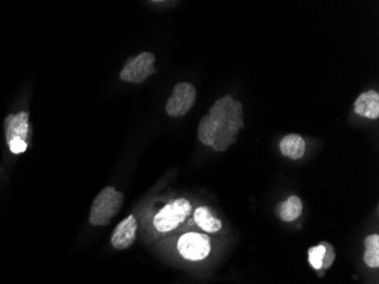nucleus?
<instances>
[{
	"mask_svg": "<svg viewBox=\"0 0 379 284\" xmlns=\"http://www.w3.org/2000/svg\"><path fill=\"white\" fill-rule=\"evenodd\" d=\"M323 253H325V247L321 244H318L316 247H311L308 250L309 262L316 271L321 269Z\"/></svg>",
	"mask_w": 379,
	"mask_h": 284,
	"instance_id": "2eb2a0df",
	"label": "nucleus"
},
{
	"mask_svg": "<svg viewBox=\"0 0 379 284\" xmlns=\"http://www.w3.org/2000/svg\"><path fill=\"white\" fill-rule=\"evenodd\" d=\"M194 221L202 230L209 233H216L221 228V219L214 217L208 207H198L194 212Z\"/></svg>",
	"mask_w": 379,
	"mask_h": 284,
	"instance_id": "f8f14e48",
	"label": "nucleus"
},
{
	"mask_svg": "<svg viewBox=\"0 0 379 284\" xmlns=\"http://www.w3.org/2000/svg\"><path fill=\"white\" fill-rule=\"evenodd\" d=\"M280 148L283 156L293 160H298L305 155V141L301 135H286L280 141Z\"/></svg>",
	"mask_w": 379,
	"mask_h": 284,
	"instance_id": "9d476101",
	"label": "nucleus"
},
{
	"mask_svg": "<svg viewBox=\"0 0 379 284\" xmlns=\"http://www.w3.org/2000/svg\"><path fill=\"white\" fill-rule=\"evenodd\" d=\"M302 210H303V203L300 197L291 196L286 201L280 203L277 206L276 212L284 222H293L301 216Z\"/></svg>",
	"mask_w": 379,
	"mask_h": 284,
	"instance_id": "9b49d317",
	"label": "nucleus"
},
{
	"mask_svg": "<svg viewBox=\"0 0 379 284\" xmlns=\"http://www.w3.org/2000/svg\"><path fill=\"white\" fill-rule=\"evenodd\" d=\"M8 147L12 153H22L28 148V144L22 139H12L8 142Z\"/></svg>",
	"mask_w": 379,
	"mask_h": 284,
	"instance_id": "f3484780",
	"label": "nucleus"
},
{
	"mask_svg": "<svg viewBox=\"0 0 379 284\" xmlns=\"http://www.w3.org/2000/svg\"><path fill=\"white\" fill-rule=\"evenodd\" d=\"M192 205L189 200L180 198L167 203L157 215L153 217V225L159 232H169L178 228L191 214Z\"/></svg>",
	"mask_w": 379,
	"mask_h": 284,
	"instance_id": "7ed1b4c3",
	"label": "nucleus"
},
{
	"mask_svg": "<svg viewBox=\"0 0 379 284\" xmlns=\"http://www.w3.org/2000/svg\"><path fill=\"white\" fill-rule=\"evenodd\" d=\"M5 135L7 144L12 139L26 140L28 135V112L10 114L5 119Z\"/></svg>",
	"mask_w": 379,
	"mask_h": 284,
	"instance_id": "6e6552de",
	"label": "nucleus"
},
{
	"mask_svg": "<svg viewBox=\"0 0 379 284\" xmlns=\"http://www.w3.org/2000/svg\"><path fill=\"white\" fill-rule=\"evenodd\" d=\"M366 253L364 260L370 269H378L379 266V235H368L364 240Z\"/></svg>",
	"mask_w": 379,
	"mask_h": 284,
	"instance_id": "4468645a",
	"label": "nucleus"
},
{
	"mask_svg": "<svg viewBox=\"0 0 379 284\" xmlns=\"http://www.w3.org/2000/svg\"><path fill=\"white\" fill-rule=\"evenodd\" d=\"M178 249L185 260L198 262L209 256L212 251V242L208 235L192 232L180 237Z\"/></svg>",
	"mask_w": 379,
	"mask_h": 284,
	"instance_id": "423d86ee",
	"label": "nucleus"
},
{
	"mask_svg": "<svg viewBox=\"0 0 379 284\" xmlns=\"http://www.w3.org/2000/svg\"><path fill=\"white\" fill-rule=\"evenodd\" d=\"M155 57L153 53L144 51L137 56L132 57L121 71L119 78L130 83H142L155 73Z\"/></svg>",
	"mask_w": 379,
	"mask_h": 284,
	"instance_id": "20e7f679",
	"label": "nucleus"
},
{
	"mask_svg": "<svg viewBox=\"0 0 379 284\" xmlns=\"http://www.w3.org/2000/svg\"><path fill=\"white\" fill-rule=\"evenodd\" d=\"M320 244H323V247H325L321 269H323V271H327V269H330V266L332 265V262H335V249H334L332 244H330V242H327V241H321Z\"/></svg>",
	"mask_w": 379,
	"mask_h": 284,
	"instance_id": "dca6fc26",
	"label": "nucleus"
},
{
	"mask_svg": "<svg viewBox=\"0 0 379 284\" xmlns=\"http://www.w3.org/2000/svg\"><path fill=\"white\" fill-rule=\"evenodd\" d=\"M355 112L357 115L376 119L379 117V94L377 91L370 90L361 94L355 103Z\"/></svg>",
	"mask_w": 379,
	"mask_h": 284,
	"instance_id": "1a4fd4ad",
	"label": "nucleus"
},
{
	"mask_svg": "<svg viewBox=\"0 0 379 284\" xmlns=\"http://www.w3.org/2000/svg\"><path fill=\"white\" fill-rule=\"evenodd\" d=\"M196 90L191 83L180 82L175 85L166 103V112L171 117H180L189 112L196 103Z\"/></svg>",
	"mask_w": 379,
	"mask_h": 284,
	"instance_id": "39448f33",
	"label": "nucleus"
},
{
	"mask_svg": "<svg viewBox=\"0 0 379 284\" xmlns=\"http://www.w3.org/2000/svg\"><path fill=\"white\" fill-rule=\"evenodd\" d=\"M124 203V194L114 187H106L100 191L92 203L90 210L91 224L94 226H105L119 214Z\"/></svg>",
	"mask_w": 379,
	"mask_h": 284,
	"instance_id": "f03ea898",
	"label": "nucleus"
},
{
	"mask_svg": "<svg viewBox=\"0 0 379 284\" xmlns=\"http://www.w3.org/2000/svg\"><path fill=\"white\" fill-rule=\"evenodd\" d=\"M137 222L133 215L123 219L112 232V247L117 250H125L130 248L137 237Z\"/></svg>",
	"mask_w": 379,
	"mask_h": 284,
	"instance_id": "0eeeda50",
	"label": "nucleus"
},
{
	"mask_svg": "<svg viewBox=\"0 0 379 284\" xmlns=\"http://www.w3.org/2000/svg\"><path fill=\"white\" fill-rule=\"evenodd\" d=\"M208 115L218 128L212 148L214 151L223 153L237 141L239 131L244 128L243 105L227 94L212 105Z\"/></svg>",
	"mask_w": 379,
	"mask_h": 284,
	"instance_id": "f257e3e1",
	"label": "nucleus"
},
{
	"mask_svg": "<svg viewBox=\"0 0 379 284\" xmlns=\"http://www.w3.org/2000/svg\"><path fill=\"white\" fill-rule=\"evenodd\" d=\"M217 130V125L209 117V115L203 116L198 128V137L202 144L212 147L216 140Z\"/></svg>",
	"mask_w": 379,
	"mask_h": 284,
	"instance_id": "ddd939ff",
	"label": "nucleus"
}]
</instances>
